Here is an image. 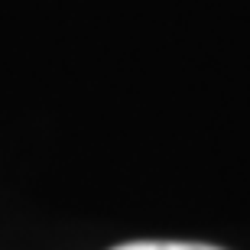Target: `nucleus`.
I'll return each instance as SVG.
<instances>
[{"instance_id": "f257e3e1", "label": "nucleus", "mask_w": 250, "mask_h": 250, "mask_svg": "<svg viewBox=\"0 0 250 250\" xmlns=\"http://www.w3.org/2000/svg\"><path fill=\"white\" fill-rule=\"evenodd\" d=\"M114 250H218L208 244H179V241H137V244H124Z\"/></svg>"}]
</instances>
